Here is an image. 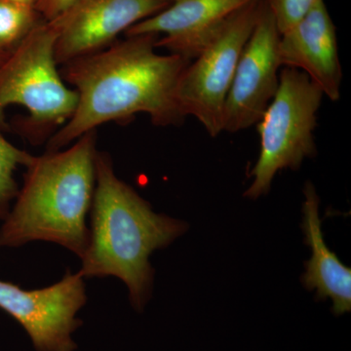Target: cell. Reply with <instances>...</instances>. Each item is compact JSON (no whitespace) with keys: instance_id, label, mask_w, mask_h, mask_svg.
<instances>
[{"instance_id":"obj_1","label":"cell","mask_w":351,"mask_h":351,"mask_svg":"<svg viewBox=\"0 0 351 351\" xmlns=\"http://www.w3.org/2000/svg\"><path fill=\"white\" fill-rule=\"evenodd\" d=\"M156 34H138L64 64L63 80L75 86L77 106L48 151H60L97 127L145 113L157 126L184 122L178 85L191 61L156 52Z\"/></svg>"},{"instance_id":"obj_2","label":"cell","mask_w":351,"mask_h":351,"mask_svg":"<svg viewBox=\"0 0 351 351\" xmlns=\"http://www.w3.org/2000/svg\"><path fill=\"white\" fill-rule=\"evenodd\" d=\"M95 168L91 230L78 272L84 278H119L128 289L132 306L142 311L154 283L149 257L184 234L189 226L156 213L115 175L110 157L98 152Z\"/></svg>"},{"instance_id":"obj_3","label":"cell","mask_w":351,"mask_h":351,"mask_svg":"<svg viewBox=\"0 0 351 351\" xmlns=\"http://www.w3.org/2000/svg\"><path fill=\"white\" fill-rule=\"evenodd\" d=\"M96 132L64 151H48L27 164L23 188L0 228V247L32 241L61 245L82 258L96 182Z\"/></svg>"},{"instance_id":"obj_4","label":"cell","mask_w":351,"mask_h":351,"mask_svg":"<svg viewBox=\"0 0 351 351\" xmlns=\"http://www.w3.org/2000/svg\"><path fill=\"white\" fill-rule=\"evenodd\" d=\"M324 94L306 73L284 66L276 96L258 122L261 149L244 195L252 199L267 195L279 171L297 170L316 154L313 132Z\"/></svg>"},{"instance_id":"obj_5","label":"cell","mask_w":351,"mask_h":351,"mask_svg":"<svg viewBox=\"0 0 351 351\" xmlns=\"http://www.w3.org/2000/svg\"><path fill=\"white\" fill-rule=\"evenodd\" d=\"M57 38L54 25L41 21L0 62V128L12 105L29 110L32 125H64L73 117L77 94L58 71Z\"/></svg>"},{"instance_id":"obj_6","label":"cell","mask_w":351,"mask_h":351,"mask_svg":"<svg viewBox=\"0 0 351 351\" xmlns=\"http://www.w3.org/2000/svg\"><path fill=\"white\" fill-rule=\"evenodd\" d=\"M265 2L255 0L235 13L180 78L177 98L182 113L195 117L212 137L223 132L226 97Z\"/></svg>"},{"instance_id":"obj_7","label":"cell","mask_w":351,"mask_h":351,"mask_svg":"<svg viewBox=\"0 0 351 351\" xmlns=\"http://www.w3.org/2000/svg\"><path fill=\"white\" fill-rule=\"evenodd\" d=\"M87 301L80 272L38 290H24L0 280V308L24 328L36 351H75L73 334L82 325L77 313Z\"/></svg>"},{"instance_id":"obj_8","label":"cell","mask_w":351,"mask_h":351,"mask_svg":"<svg viewBox=\"0 0 351 351\" xmlns=\"http://www.w3.org/2000/svg\"><path fill=\"white\" fill-rule=\"evenodd\" d=\"M280 32L265 0L247 41L223 113V132L237 133L257 124L279 86Z\"/></svg>"},{"instance_id":"obj_9","label":"cell","mask_w":351,"mask_h":351,"mask_svg":"<svg viewBox=\"0 0 351 351\" xmlns=\"http://www.w3.org/2000/svg\"><path fill=\"white\" fill-rule=\"evenodd\" d=\"M171 0H77L51 21L58 64L103 50L121 32L170 5Z\"/></svg>"},{"instance_id":"obj_10","label":"cell","mask_w":351,"mask_h":351,"mask_svg":"<svg viewBox=\"0 0 351 351\" xmlns=\"http://www.w3.org/2000/svg\"><path fill=\"white\" fill-rule=\"evenodd\" d=\"M255 0H171L156 15L130 27L126 36H162L156 47L193 61L235 13Z\"/></svg>"},{"instance_id":"obj_11","label":"cell","mask_w":351,"mask_h":351,"mask_svg":"<svg viewBox=\"0 0 351 351\" xmlns=\"http://www.w3.org/2000/svg\"><path fill=\"white\" fill-rule=\"evenodd\" d=\"M281 66L299 69L332 101L341 99V62L336 27L324 0L294 27L281 34L278 45Z\"/></svg>"},{"instance_id":"obj_12","label":"cell","mask_w":351,"mask_h":351,"mask_svg":"<svg viewBox=\"0 0 351 351\" xmlns=\"http://www.w3.org/2000/svg\"><path fill=\"white\" fill-rule=\"evenodd\" d=\"M304 193L306 201L302 228L313 256L304 263L306 272L302 282L307 290L315 291L318 301L331 300L335 315H343L351 311V269L325 243L318 211L319 197L311 182H306Z\"/></svg>"},{"instance_id":"obj_13","label":"cell","mask_w":351,"mask_h":351,"mask_svg":"<svg viewBox=\"0 0 351 351\" xmlns=\"http://www.w3.org/2000/svg\"><path fill=\"white\" fill-rule=\"evenodd\" d=\"M34 6L0 0V55L13 48L38 23Z\"/></svg>"},{"instance_id":"obj_14","label":"cell","mask_w":351,"mask_h":351,"mask_svg":"<svg viewBox=\"0 0 351 351\" xmlns=\"http://www.w3.org/2000/svg\"><path fill=\"white\" fill-rule=\"evenodd\" d=\"M32 154L11 144L0 134V217L7 216L9 202L18 195L14 173L31 162Z\"/></svg>"},{"instance_id":"obj_15","label":"cell","mask_w":351,"mask_h":351,"mask_svg":"<svg viewBox=\"0 0 351 351\" xmlns=\"http://www.w3.org/2000/svg\"><path fill=\"white\" fill-rule=\"evenodd\" d=\"M280 34L297 25L319 0H267Z\"/></svg>"},{"instance_id":"obj_16","label":"cell","mask_w":351,"mask_h":351,"mask_svg":"<svg viewBox=\"0 0 351 351\" xmlns=\"http://www.w3.org/2000/svg\"><path fill=\"white\" fill-rule=\"evenodd\" d=\"M77 0H36L34 9L46 22L56 19Z\"/></svg>"},{"instance_id":"obj_17","label":"cell","mask_w":351,"mask_h":351,"mask_svg":"<svg viewBox=\"0 0 351 351\" xmlns=\"http://www.w3.org/2000/svg\"><path fill=\"white\" fill-rule=\"evenodd\" d=\"M7 1L15 2V3L23 4V5L34 7L36 0H7Z\"/></svg>"},{"instance_id":"obj_18","label":"cell","mask_w":351,"mask_h":351,"mask_svg":"<svg viewBox=\"0 0 351 351\" xmlns=\"http://www.w3.org/2000/svg\"><path fill=\"white\" fill-rule=\"evenodd\" d=\"M4 57H5V56H4V55H0V62H1L2 60H3Z\"/></svg>"}]
</instances>
